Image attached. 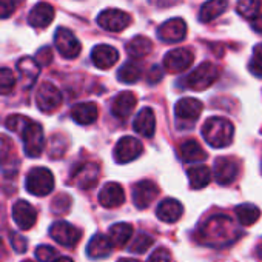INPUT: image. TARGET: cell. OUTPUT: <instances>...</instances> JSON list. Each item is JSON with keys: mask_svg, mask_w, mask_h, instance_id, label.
<instances>
[{"mask_svg": "<svg viewBox=\"0 0 262 262\" xmlns=\"http://www.w3.org/2000/svg\"><path fill=\"white\" fill-rule=\"evenodd\" d=\"M241 230L225 214H216L211 216L202 227L198 230V242L207 247H227L231 245L239 236Z\"/></svg>", "mask_w": 262, "mask_h": 262, "instance_id": "6da1fadb", "label": "cell"}, {"mask_svg": "<svg viewBox=\"0 0 262 262\" xmlns=\"http://www.w3.org/2000/svg\"><path fill=\"white\" fill-rule=\"evenodd\" d=\"M234 126L233 123L221 116L210 117L202 125V138L214 148H225L233 142Z\"/></svg>", "mask_w": 262, "mask_h": 262, "instance_id": "7a4b0ae2", "label": "cell"}, {"mask_svg": "<svg viewBox=\"0 0 262 262\" xmlns=\"http://www.w3.org/2000/svg\"><path fill=\"white\" fill-rule=\"evenodd\" d=\"M24 150L28 158H39L45 150V135L39 122L30 120V123L20 131Z\"/></svg>", "mask_w": 262, "mask_h": 262, "instance_id": "3957f363", "label": "cell"}, {"mask_svg": "<svg viewBox=\"0 0 262 262\" xmlns=\"http://www.w3.org/2000/svg\"><path fill=\"white\" fill-rule=\"evenodd\" d=\"M217 79H219V68L211 62H204L187 76L185 85L190 90L204 91L210 88Z\"/></svg>", "mask_w": 262, "mask_h": 262, "instance_id": "277c9868", "label": "cell"}, {"mask_svg": "<svg viewBox=\"0 0 262 262\" xmlns=\"http://www.w3.org/2000/svg\"><path fill=\"white\" fill-rule=\"evenodd\" d=\"M25 187L28 193L34 196H39V198L47 196L54 188V176L48 168H43V167L33 168L25 179Z\"/></svg>", "mask_w": 262, "mask_h": 262, "instance_id": "5b68a950", "label": "cell"}, {"mask_svg": "<svg viewBox=\"0 0 262 262\" xmlns=\"http://www.w3.org/2000/svg\"><path fill=\"white\" fill-rule=\"evenodd\" d=\"M142 151H144V145L138 138L123 136L117 141L113 156L117 164H128L138 159L142 155Z\"/></svg>", "mask_w": 262, "mask_h": 262, "instance_id": "8992f818", "label": "cell"}, {"mask_svg": "<svg viewBox=\"0 0 262 262\" xmlns=\"http://www.w3.org/2000/svg\"><path fill=\"white\" fill-rule=\"evenodd\" d=\"M50 236L60 245L73 248L79 244L82 231L65 221H57L50 227Z\"/></svg>", "mask_w": 262, "mask_h": 262, "instance_id": "52a82bcc", "label": "cell"}, {"mask_svg": "<svg viewBox=\"0 0 262 262\" xmlns=\"http://www.w3.org/2000/svg\"><path fill=\"white\" fill-rule=\"evenodd\" d=\"M97 24L100 28L106 30V31H111V33H119V31H123L125 28L129 27L131 24V16L122 10H116V8H111V10H105L102 11L99 16H97Z\"/></svg>", "mask_w": 262, "mask_h": 262, "instance_id": "ba28073f", "label": "cell"}, {"mask_svg": "<svg viewBox=\"0 0 262 262\" xmlns=\"http://www.w3.org/2000/svg\"><path fill=\"white\" fill-rule=\"evenodd\" d=\"M54 45L65 59H76L82 51V45L77 37L73 34V31L63 27L57 28L54 36Z\"/></svg>", "mask_w": 262, "mask_h": 262, "instance_id": "9c48e42d", "label": "cell"}, {"mask_svg": "<svg viewBox=\"0 0 262 262\" xmlns=\"http://www.w3.org/2000/svg\"><path fill=\"white\" fill-rule=\"evenodd\" d=\"M36 103L40 111L53 113L60 106L62 94L56 85H53L51 82H43L36 93Z\"/></svg>", "mask_w": 262, "mask_h": 262, "instance_id": "30bf717a", "label": "cell"}, {"mask_svg": "<svg viewBox=\"0 0 262 262\" xmlns=\"http://www.w3.org/2000/svg\"><path fill=\"white\" fill-rule=\"evenodd\" d=\"M193 60H194V54L191 50L176 48V50H171L165 54L164 68H165V71H168L171 74H178V73L188 70L193 63Z\"/></svg>", "mask_w": 262, "mask_h": 262, "instance_id": "8fae6325", "label": "cell"}, {"mask_svg": "<svg viewBox=\"0 0 262 262\" xmlns=\"http://www.w3.org/2000/svg\"><path fill=\"white\" fill-rule=\"evenodd\" d=\"M241 165L234 158H217L213 168L214 181L219 185H230L236 181Z\"/></svg>", "mask_w": 262, "mask_h": 262, "instance_id": "7c38bea8", "label": "cell"}, {"mask_svg": "<svg viewBox=\"0 0 262 262\" xmlns=\"http://www.w3.org/2000/svg\"><path fill=\"white\" fill-rule=\"evenodd\" d=\"M100 168L96 162H85L71 173V184L82 190L93 188L99 181Z\"/></svg>", "mask_w": 262, "mask_h": 262, "instance_id": "4fadbf2b", "label": "cell"}, {"mask_svg": "<svg viewBox=\"0 0 262 262\" xmlns=\"http://www.w3.org/2000/svg\"><path fill=\"white\" fill-rule=\"evenodd\" d=\"M187 36V24L181 17L168 19L158 28V37L167 43H176Z\"/></svg>", "mask_w": 262, "mask_h": 262, "instance_id": "5bb4252c", "label": "cell"}, {"mask_svg": "<svg viewBox=\"0 0 262 262\" xmlns=\"http://www.w3.org/2000/svg\"><path fill=\"white\" fill-rule=\"evenodd\" d=\"M159 188L155 182L144 179L133 187V202L139 210H145L158 198Z\"/></svg>", "mask_w": 262, "mask_h": 262, "instance_id": "9a60e30c", "label": "cell"}, {"mask_svg": "<svg viewBox=\"0 0 262 262\" xmlns=\"http://www.w3.org/2000/svg\"><path fill=\"white\" fill-rule=\"evenodd\" d=\"M13 219L20 230H30L37 221V211L30 202L20 199L13 205Z\"/></svg>", "mask_w": 262, "mask_h": 262, "instance_id": "2e32d148", "label": "cell"}, {"mask_svg": "<svg viewBox=\"0 0 262 262\" xmlns=\"http://www.w3.org/2000/svg\"><path fill=\"white\" fill-rule=\"evenodd\" d=\"M19 161L16 158V148L11 138L0 135V168L8 173H16Z\"/></svg>", "mask_w": 262, "mask_h": 262, "instance_id": "e0dca14e", "label": "cell"}, {"mask_svg": "<svg viewBox=\"0 0 262 262\" xmlns=\"http://www.w3.org/2000/svg\"><path fill=\"white\" fill-rule=\"evenodd\" d=\"M204 110V105L201 100L194 97H184L176 102L174 105V114L179 120L185 122H194Z\"/></svg>", "mask_w": 262, "mask_h": 262, "instance_id": "ac0fdd59", "label": "cell"}, {"mask_svg": "<svg viewBox=\"0 0 262 262\" xmlns=\"http://www.w3.org/2000/svg\"><path fill=\"white\" fill-rule=\"evenodd\" d=\"M125 202V191L117 182H108L99 191V204L105 208H117Z\"/></svg>", "mask_w": 262, "mask_h": 262, "instance_id": "d6986e66", "label": "cell"}, {"mask_svg": "<svg viewBox=\"0 0 262 262\" xmlns=\"http://www.w3.org/2000/svg\"><path fill=\"white\" fill-rule=\"evenodd\" d=\"M136 103H138V97L135 93L122 91L114 97L113 105H111V113L117 119H126L136 108Z\"/></svg>", "mask_w": 262, "mask_h": 262, "instance_id": "ffe728a7", "label": "cell"}, {"mask_svg": "<svg viewBox=\"0 0 262 262\" xmlns=\"http://www.w3.org/2000/svg\"><path fill=\"white\" fill-rule=\"evenodd\" d=\"M91 60L99 70H110L119 60V53L111 45H97L91 51Z\"/></svg>", "mask_w": 262, "mask_h": 262, "instance_id": "44dd1931", "label": "cell"}, {"mask_svg": "<svg viewBox=\"0 0 262 262\" xmlns=\"http://www.w3.org/2000/svg\"><path fill=\"white\" fill-rule=\"evenodd\" d=\"M17 70L20 74V85L25 90L31 88L40 74V65L33 57H22L17 62Z\"/></svg>", "mask_w": 262, "mask_h": 262, "instance_id": "7402d4cb", "label": "cell"}, {"mask_svg": "<svg viewBox=\"0 0 262 262\" xmlns=\"http://www.w3.org/2000/svg\"><path fill=\"white\" fill-rule=\"evenodd\" d=\"M135 131L142 138H153L156 131V116L151 108H142L133 123Z\"/></svg>", "mask_w": 262, "mask_h": 262, "instance_id": "603a6c76", "label": "cell"}, {"mask_svg": "<svg viewBox=\"0 0 262 262\" xmlns=\"http://www.w3.org/2000/svg\"><path fill=\"white\" fill-rule=\"evenodd\" d=\"M182 214H184V205L178 199H173V198L164 199L156 208V216L162 222H167V224L178 222L182 217Z\"/></svg>", "mask_w": 262, "mask_h": 262, "instance_id": "cb8c5ba5", "label": "cell"}, {"mask_svg": "<svg viewBox=\"0 0 262 262\" xmlns=\"http://www.w3.org/2000/svg\"><path fill=\"white\" fill-rule=\"evenodd\" d=\"M54 19V8L50 4H37L28 14V24L34 28H47Z\"/></svg>", "mask_w": 262, "mask_h": 262, "instance_id": "d4e9b609", "label": "cell"}, {"mask_svg": "<svg viewBox=\"0 0 262 262\" xmlns=\"http://www.w3.org/2000/svg\"><path fill=\"white\" fill-rule=\"evenodd\" d=\"M113 251V244L105 234H94L86 245V254L91 259H103Z\"/></svg>", "mask_w": 262, "mask_h": 262, "instance_id": "484cf974", "label": "cell"}, {"mask_svg": "<svg viewBox=\"0 0 262 262\" xmlns=\"http://www.w3.org/2000/svg\"><path fill=\"white\" fill-rule=\"evenodd\" d=\"M97 114H99V110L94 102L77 103L71 108V117L79 125H91L93 122H96Z\"/></svg>", "mask_w": 262, "mask_h": 262, "instance_id": "4316f807", "label": "cell"}, {"mask_svg": "<svg viewBox=\"0 0 262 262\" xmlns=\"http://www.w3.org/2000/svg\"><path fill=\"white\" fill-rule=\"evenodd\" d=\"M131 236H133V227H131V224H126V222L114 224L108 230V237H110L113 247H116V248L125 247L129 242Z\"/></svg>", "mask_w": 262, "mask_h": 262, "instance_id": "83f0119b", "label": "cell"}, {"mask_svg": "<svg viewBox=\"0 0 262 262\" xmlns=\"http://www.w3.org/2000/svg\"><path fill=\"white\" fill-rule=\"evenodd\" d=\"M227 7H228V0H208V2L202 5L199 11V20L208 24L217 19L222 13H225Z\"/></svg>", "mask_w": 262, "mask_h": 262, "instance_id": "f1b7e54d", "label": "cell"}, {"mask_svg": "<svg viewBox=\"0 0 262 262\" xmlns=\"http://www.w3.org/2000/svg\"><path fill=\"white\" fill-rule=\"evenodd\" d=\"M153 50V43L145 36H136L126 43V53L133 59H142L148 56Z\"/></svg>", "mask_w": 262, "mask_h": 262, "instance_id": "f546056e", "label": "cell"}, {"mask_svg": "<svg viewBox=\"0 0 262 262\" xmlns=\"http://www.w3.org/2000/svg\"><path fill=\"white\" fill-rule=\"evenodd\" d=\"M179 155L185 162H202L207 159V153L194 139H188L181 144Z\"/></svg>", "mask_w": 262, "mask_h": 262, "instance_id": "4dcf8cb0", "label": "cell"}, {"mask_svg": "<svg viewBox=\"0 0 262 262\" xmlns=\"http://www.w3.org/2000/svg\"><path fill=\"white\" fill-rule=\"evenodd\" d=\"M188 182L193 190H201L205 188L211 182V170L207 165H196L191 167L188 171Z\"/></svg>", "mask_w": 262, "mask_h": 262, "instance_id": "1f68e13d", "label": "cell"}, {"mask_svg": "<svg viewBox=\"0 0 262 262\" xmlns=\"http://www.w3.org/2000/svg\"><path fill=\"white\" fill-rule=\"evenodd\" d=\"M236 216L241 225H253L260 217V210L253 204H241L236 207Z\"/></svg>", "mask_w": 262, "mask_h": 262, "instance_id": "d6a6232c", "label": "cell"}, {"mask_svg": "<svg viewBox=\"0 0 262 262\" xmlns=\"http://www.w3.org/2000/svg\"><path fill=\"white\" fill-rule=\"evenodd\" d=\"M142 77V68L135 62H126L117 71V79L122 83H136Z\"/></svg>", "mask_w": 262, "mask_h": 262, "instance_id": "836d02e7", "label": "cell"}, {"mask_svg": "<svg viewBox=\"0 0 262 262\" xmlns=\"http://www.w3.org/2000/svg\"><path fill=\"white\" fill-rule=\"evenodd\" d=\"M262 7V0H237L236 10L239 13V16H242L244 19H256L259 16Z\"/></svg>", "mask_w": 262, "mask_h": 262, "instance_id": "e575fe53", "label": "cell"}, {"mask_svg": "<svg viewBox=\"0 0 262 262\" xmlns=\"http://www.w3.org/2000/svg\"><path fill=\"white\" fill-rule=\"evenodd\" d=\"M155 244V239L147 234V233H139L138 236H135V239L129 242L128 250L131 253H145L151 245Z\"/></svg>", "mask_w": 262, "mask_h": 262, "instance_id": "d590c367", "label": "cell"}, {"mask_svg": "<svg viewBox=\"0 0 262 262\" xmlns=\"http://www.w3.org/2000/svg\"><path fill=\"white\" fill-rule=\"evenodd\" d=\"M16 86V76L8 68H0V96L10 94Z\"/></svg>", "mask_w": 262, "mask_h": 262, "instance_id": "8d00e7d4", "label": "cell"}, {"mask_svg": "<svg viewBox=\"0 0 262 262\" xmlns=\"http://www.w3.org/2000/svg\"><path fill=\"white\" fill-rule=\"evenodd\" d=\"M248 70L253 76L262 77V43H257L253 50V57L248 63Z\"/></svg>", "mask_w": 262, "mask_h": 262, "instance_id": "74e56055", "label": "cell"}, {"mask_svg": "<svg viewBox=\"0 0 262 262\" xmlns=\"http://www.w3.org/2000/svg\"><path fill=\"white\" fill-rule=\"evenodd\" d=\"M70 207H71V196H68L65 193L57 194L53 199V202H51V211L56 213V214H65V213H68Z\"/></svg>", "mask_w": 262, "mask_h": 262, "instance_id": "f35d334b", "label": "cell"}, {"mask_svg": "<svg viewBox=\"0 0 262 262\" xmlns=\"http://www.w3.org/2000/svg\"><path fill=\"white\" fill-rule=\"evenodd\" d=\"M30 117H27V116H19V114H14V116H11V117H8L7 119V122H5V126L10 129V131H13V133H20V131L30 123Z\"/></svg>", "mask_w": 262, "mask_h": 262, "instance_id": "ab89813d", "label": "cell"}, {"mask_svg": "<svg viewBox=\"0 0 262 262\" xmlns=\"http://www.w3.org/2000/svg\"><path fill=\"white\" fill-rule=\"evenodd\" d=\"M36 257H37L39 262H53L59 256H57L56 248H53L50 245H39L36 248Z\"/></svg>", "mask_w": 262, "mask_h": 262, "instance_id": "60d3db41", "label": "cell"}, {"mask_svg": "<svg viewBox=\"0 0 262 262\" xmlns=\"http://www.w3.org/2000/svg\"><path fill=\"white\" fill-rule=\"evenodd\" d=\"M24 2V0H0V19H7L13 16L16 7Z\"/></svg>", "mask_w": 262, "mask_h": 262, "instance_id": "b9f144b4", "label": "cell"}, {"mask_svg": "<svg viewBox=\"0 0 262 262\" xmlns=\"http://www.w3.org/2000/svg\"><path fill=\"white\" fill-rule=\"evenodd\" d=\"M10 241H11L13 248H14L17 253H25V251H27L28 241H27V237H25V236H22L20 233L11 231V233H10Z\"/></svg>", "mask_w": 262, "mask_h": 262, "instance_id": "7bdbcfd3", "label": "cell"}, {"mask_svg": "<svg viewBox=\"0 0 262 262\" xmlns=\"http://www.w3.org/2000/svg\"><path fill=\"white\" fill-rule=\"evenodd\" d=\"M36 62H37L40 67L50 65V63L53 62V50H51L50 47L40 48V50L36 53Z\"/></svg>", "mask_w": 262, "mask_h": 262, "instance_id": "ee69618b", "label": "cell"}, {"mask_svg": "<svg viewBox=\"0 0 262 262\" xmlns=\"http://www.w3.org/2000/svg\"><path fill=\"white\" fill-rule=\"evenodd\" d=\"M148 262H171V254L167 248L161 247L151 253V256L148 257Z\"/></svg>", "mask_w": 262, "mask_h": 262, "instance_id": "f6af8a7d", "label": "cell"}, {"mask_svg": "<svg viewBox=\"0 0 262 262\" xmlns=\"http://www.w3.org/2000/svg\"><path fill=\"white\" fill-rule=\"evenodd\" d=\"M148 2L155 7V8H159V10H167L173 5H176L179 0H148Z\"/></svg>", "mask_w": 262, "mask_h": 262, "instance_id": "bcb514c9", "label": "cell"}, {"mask_svg": "<svg viewBox=\"0 0 262 262\" xmlns=\"http://www.w3.org/2000/svg\"><path fill=\"white\" fill-rule=\"evenodd\" d=\"M161 79H162V70H161V67L156 65V67H153V68L150 70L147 80H148V83H158Z\"/></svg>", "mask_w": 262, "mask_h": 262, "instance_id": "7dc6e473", "label": "cell"}, {"mask_svg": "<svg viewBox=\"0 0 262 262\" xmlns=\"http://www.w3.org/2000/svg\"><path fill=\"white\" fill-rule=\"evenodd\" d=\"M251 28H253V31H256L257 34H262V14H259L256 19L251 20Z\"/></svg>", "mask_w": 262, "mask_h": 262, "instance_id": "c3c4849f", "label": "cell"}, {"mask_svg": "<svg viewBox=\"0 0 262 262\" xmlns=\"http://www.w3.org/2000/svg\"><path fill=\"white\" fill-rule=\"evenodd\" d=\"M53 262H73V259L71 257H68V256H59L57 259H54Z\"/></svg>", "mask_w": 262, "mask_h": 262, "instance_id": "681fc988", "label": "cell"}, {"mask_svg": "<svg viewBox=\"0 0 262 262\" xmlns=\"http://www.w3.org/2000/svg\"><path fill=\"white\" fill-rule=\"evenodd\" d=\"M117 262H141V260H138V259H133V257H120Z\"/></svg>", "mask_w": 262, "mask_h": 262, "instance_id": "f907efd6", "label": "cell"}, {"mask_svg": "<svg viewBox=\"0 0 262 262\" xmlns=\"http://www.w3.org/2000/svg\"><path fill=\"white\" fill-rule=\"evenodd\" d=\"M4 222H5V214H4V210L0 207V228L4 227Z\"/></svg>", "mask_w": 262, "mask_h": 262, "instance_id": "816d5d0a", "label": "cell"}, {"mask_svg": "<svg viewBox=\"0 0 262 262\" xmlns=\"http://www.w3.org/2000/svg\"><path fill=\"white\" fill-rule=\"evenodd\" d=\"M24 262H33L31 259H27V260H24Z\"/></svg>", "mask_w": 262, "mask_h": 262, "instance_id": "f5cc1de1", "label": "cell"}, {"mask_svg": "<svg viewBox=\"0 0 262 262\" xmlns=\"http://www.w3.org/2000/svg\"><path fill=\"white\" fill-rule=\"evenodd\" d=\"M260 170H262V162H260Z\"/></svg>", "mask_w": 262, "mask_h": 262, "instance_id": "db71d44e", "label": "cell"}]
</instances>
